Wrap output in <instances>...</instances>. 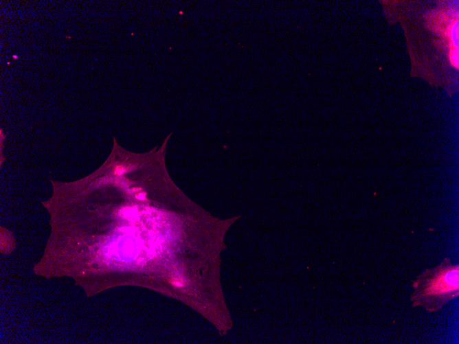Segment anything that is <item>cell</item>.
Wrapping results in <instances>:
<instances>
[{"mask_svg":"<svg viewBox=\"0 0 459 344\" xmlns=\"http://www.w3.org/2000/svg\"><path fill=\"white\" fill-rule=\"evenodd\" d=\"M413 307L429 312L442 309L459 295V266L445 257L436 266L425 269L412 280Z\"/></svg>","mask_w":459,"mask_h":344,"instance_id":"1","label":"cell"},{"mask_svg":"<svg viewBox=\"0 0 459 344\" xmlns=\"http://www.w3.org/2000/svg\"><path fill=\"white\" fill-rule=\"evenodd\" d=\"M170 282L173 286H177V287H182L183 286V282L181 279V278H177V277H174L172 279H170Z\"/></svg>","mask_w":459,"mask_h":344,"instance_id":"2","label":"cell"}]
</instances>
